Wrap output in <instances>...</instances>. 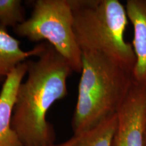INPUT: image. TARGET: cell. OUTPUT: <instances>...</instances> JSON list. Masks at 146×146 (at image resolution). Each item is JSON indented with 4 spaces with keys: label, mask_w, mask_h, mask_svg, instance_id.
Segmentation results:
<instances>
[{
    "label": "cell",
    "mask_w": 146,
    "mask_h": 146,
    "mask_svg": "<svg viewBox=\"0 0 146 146\" xmlns=\"http://www.w3.org/2000/svg\"><path fill=\"white\" fill-rule=\"evenodd\" d=\"M74 35L82 52L100 53L133 72L135 56L125 39L129 23L118 0H70Z\"/></svg>",
    "instance_id": "cell-3"
},
{
    "label": "cell",
    "mask_w": 146,
    "mask_h": 146,
    "mask_svg": "<svg viewBox=\"0 0 146 146\" xmlns=\"http://www.w3.org/2000/svg\"><path fill=\"white\" fill-rule=\"evenodd\" d=\"M144 146H146V117H145V144Z\"/></svg>",
    "instance_id": "cell-12"
},
{
    "label": "cell",
    "mask_w": 146,
    "mask_h": 146,
    "mask_svg": "<svg viewBox=\"0 0 146 146\" xmlns=\"http://www.w3.org/2000/svg\"><path fill=\"white\" fill-rule=\"evenodd\" d=\"M81 73L72 120L74 134L116 114L134 83L131 71L97 52H82Z\"/></svg>",
    "instance_id": "cell-2"
},
{
    "label": "cell",
    "mask_w": 146,
    "mask_h": 146,
    "mask_svg": "<svg viewBox=\"0 0 146 146\" xmlns=\"http://www.w3.org/2000/svg\"><path fill=\"white\" fill-rule=\"evenodd\" d=\"M70 0H37L30 18L14 32L30 41H47L66 60L73 72H81L82 51L74 35Z\"/></svg>",
    "instance_id": "cell-4"
},
{
    "label": "cell",
    "mask_w": 146,
    "mask_h": 146,
    "mask_svg": "<svg viewBox=\"0 0 146 146\" xmlns=\"http://www.w3.org/2000/svg\"><path fill=\"white\" fill-rule=\"evenodd\" d=\"M125 8L133 28L132 46L135 56L133 82L146 88V0H127Z\"/></svg>",
    "instance_id": "cell-7"
},
{
    "label": "cell",
    "mask_w": 146,
    "mask_h": 146,
    "mask_svg": "<svg viewBox=\"0 0 146 146\" xmlns=\"http://www.w3.org/2000/svg\"><path fill=\"white\" fill-rule=\"evenodd\" d=\"M46 45V42H41L32 50L24 51L21 48V42L9 34L7 27L0 25V74L6 77L28 58L38 57Z\"/></svg>",
    "instance_id": "cell-8"
},
{
    "label": "cell",
    "mask_w": 146,
    "mask_h": 146,
    "mask_svg": "<svg viewBox=\"0 0 146 146\" xmlns=\"http://www.w3.org/2000/svg\"><path fill=\"white\" fill-rule=\"evenodd\" d=\"M25 20V10L22 1L0 0V25L14 29Z\"/></svg>",
    "instance_id": "cell-10"
},
{
    "label": "cell",
    "mask_w": 146,
    "mask_h": 146,
    "mask_svg": "<svg viewBox=\"0 0 146 146\" xmlns=\"http://www.w3.org/2000/svg\"><path fill=\"white\" fill-rule=\"evenodd\" d=\"M116 124L117 116L115 114L92 129L74 134L66 141L50 146H112Z\"/></svg>",
    "instance_id": "cell-9"
},
{
    "label": "cell",
    "mask_w": 146,
    "mask_h": 146,
    "mask_svg": "<svg viewBox=\"0 0 146 146\" xmlns=\"http://www.w3.org/2000/svg\"><path fill=\"white\" fill-rule=\"evenodd\" d=\"M117 124L112 146H144L146 88L133 83L116 112Z\"/></svg>",
    "instance_id": "cell-5"
},
{
    "label": "cell",
    "mask_w": 146,
    "mask_h": 146,
    "mask_svg": "<svg viewBox=\"0 0 146 146\" xmlns=\"http://www.w3.org/2000/svg\"><path fill=\"white\" fill-rule=\"evenodd\" d=\"M27 61L20 64L3 83L0 92V146H23L12 128V119L18 89L27 74Z\"/></svg>",
    "instance_id": "cell-6"
},
{
    "label": "cell",
    "mask_w": 146,
    "mask_h": 146,
    "mask_svg": "<svg viewBox=\"0 0 146 146\" xmlns=\"http://www.w3.org/2000/svg\"><path fill=\"white\" fill-rule=\"evenodd\" d=\"M5 79V76L0 74V83H2V82H4Z\"/></svg>",
    "instance_id": "cell-11"
},
{
    "label": "cell",
    "mask_w": 146,
    "mask_h": 146,
    "mask_svg": "<svg viewBox=\"0 0 146 146\" xmlns=\"http://www.w3.org/2000/svg\"><path fill=\"white\" fill-rule=\"evenodd\" d=\"M27 62V77L18 89L12 126L23 146H50L55 133L46 119L47 112L67 96V78L73 70L47 43L36 60Z\"/></svg>",
    "instance_id": "cell-1"
}]
</instances>
